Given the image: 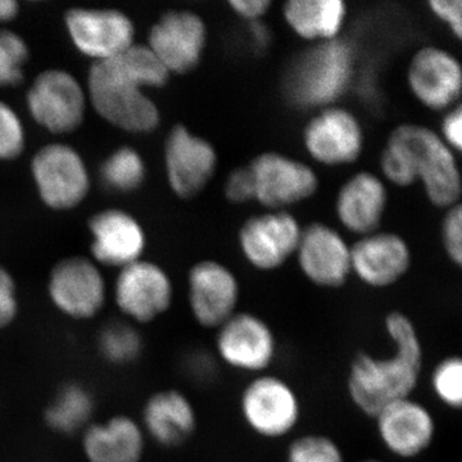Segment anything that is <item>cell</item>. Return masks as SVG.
Returning a JSON list of instances; mask_svg holds the SVG:
<instances>
[{"label": "cell", "mask_w": 462, "mask_h": 462, "mask_svg": "<svg viewBox=\"0 0 462 462\" xmlns=\"http://www.w3.org/2000/svg\"><path fill=\"white\" fill-rule=\"evenodd\" d=\"M169 71L147 45L134 44L120 56L96 62L88 74V100L112 126L130 134H149L161 124V112L145 89L163 88Z\"/></svg>", "instance_id": "obj_1"}, {"label": "cell", "mask_w": 462, "mask_h": 462, "mask_svg": "<svg viewBox=\"0 0 462 462\" xmlns=\"http://www.w3.org/2000/svg\"><path fill=\"white\" fill-rule=\"evenodd\" d=\"M391 352L376 356L358 351L346 373V394L357 411L374 418L387 404L412 397L424 370V346L418 327L402 311L384 318Z\"/></svg>", "instance_id": "obj_2"}, {"label": "cell", "mask_w": 462, "mask_h": 462, "mask_svg": "<svg viewBox=\"0 0 462 462\" xmlns=\"http://www.w3.org/2000/svg\"><path fill=\"white\" fill-rule=\"evenodd\" d=\"M388 144L407 157L434 206L457 205L461 196L460 170L451 148L436 133L420 125H401L389 135Z\"/></svg>", "instance_id": "obj_3"}, {"label": "cell", "mask_w": 462, "mask_h": 462, "mask_svg": "<svg viewBox=\"0 0 462 462\" xmlns=\"http://www.w3.org/2000/svg\"><path fill=\"white\" fill-rule=\"evenodd\" d=\"M239 412L245 427L257 437L282 439L300 425L302 402L287 379L263 373L252 376L243 387Z\"/></svg>", "instance_id": "obj_4"}, {"label": "cell", "mask_w": 462, "mask_h": 462, "mask_svg": "<svg viewBox=\"0 0 462 462\" xmlns=\"http://www.w3.org/2000/svg\"><path fill=\"white\" fill-rule=\"evenodd\" d=\"M47 297L51 306L67 320L88 322L105 311L109 289L102 267L91 258L67 256L51 266Z\"/></svg>", "instance_id": "obj_5"}, {"label": "cell", "mask_w": 462, "mask_h": 462, "mask_svg": "<svg viewBox=\"0 0 462 462\" xmlns=\"http://www.w3.org/2000/svg\"><path fill=\"white\" fill-rule=\"evenodd\" d=\"M214 345L218 363L251 376L269 373L279 352L272 325L249 311H238L218 327Z\"/></svg>", "instance_id": "obj_6"}, {"label": "cell", "mask_w": 462, "mask_h": 462, "mask_svg": "<svg viewBox=\"0 0 462 462\" xmlns=\"http://www.w3.org/2000/svg\"><path fill=\"white\" fill-rule=\"evenodd\" d=\"M175 288L171 276L152 261L139 260L118 270L112 300L121 319L136 327L153 324L171 310Z\"/></svg>", "instance_id": "obj_7"}, {"label": "cell", "mask_w": 462, "mask_h": 462, "mask_svg": "<svg viewBox=\"0 0 462 462\" xmlns=\"http://www.w3.org/2000/svg\"><path fill=\"white\" fill-rule=\"evenodd\" d=\"M88 103L87 89L75 75L62 69L41 72L26 94V106L32 120L56 135L80 129Z\"/></svg>", "instance_id": "obj_8"}, {"label": "cell", "mask_w": 462, "mask_h": 462, "mask_svg": "<svg viewBox=\"0 0 462 462\" xmlns=\"http://www.w3.org/2000/svg\"><path fill=\"white\" fill-rule=\"evenodd\" d=\"M32 175L39 199L54 211H71L89 194L90 175L84 158L63 143H51L33 154Z\"/></svg>", "instance_id": "obj_9"}, {"label": "cell", "mask_w": 462, "mask_h": 462, "mask_svg": "<svg viewBox=\"0 0 462 462\" xmlns=\"http://www.w3.org/2000/svg\"><path fill=\"white\" fill-rule=\"evenodd\" d=\"M65 27L76 50L93 63L120 56L135 44V25L118 9H69Z\"/></svg>", "instance_id": "obj_10"}, {"label": "cell", "mask_w": 462, "mask_h": 462, "mask_svg": "<svg viewBox=\"0 0 462 462\" xmlns=\"http://www.w3.org/2000/svg\"><path fill=\"white\" fill-rule=\"evenodd\" d=\"M373 419L380 445L400 460L420 457L436 440V416L416 398L394 401Z\"/></svg>", "instance_id": "obj_11"}, {"label": "cell", "mask_w": 462, "mask_h": 462, "mask_svg": "<svg viewBox=\"0 0 462 462\" xmlns=\"http://www.w3.org/2000/svg\"><path fill=\"white\" fill-rule=\"evenodd\" d=\"M187 282L191 319L203 329L216 330L239 311V281L224 263L214 260L194 263Z\"/></svg>", "instance_id": "obj_12"}, {"label": "cell", "mask_w": 462, "mask_h": 462, "mask_svg": "<svg viewBox=\"0 0 462 462\" xmlns=\"http://www.w3.org/2000/svg\"><path fill=\"white\" fill-rule=\"evenodd\" d=\"M207 44L205 21L194 12H166L152 26L147 47L169 74L185 75L196 69Z\"/></svg>", "instance_id": "obj_13"}, {"label": "cell", "mask_w": 462, "mask_h": 462, "mask_svg": "<svg viewBox=\"0 0 462 462\" xmlns=\"http://www.w3.org/2000/svg\"><path fill=\"white\" fill-rule=\"evenodd\" d=\"M167 180L181 199H191L205 190L217 169V153L206 139L194 135L184 125H176L165 144Z\"/></svg>", "instance_id": "obj_14"}, {"label": "cell", "mask_w": 462, "mask_h": 462, "mask_svg": "<svg viewBox=\"0 0 462 462\" xmlns=\"http://www.w3.org/2000/svg\"><path fill=\"white\" fill-rule=\"evenodd\" d=\"M248 167L254 176L256 199L276 211L309 199L319 188L311 167L281 153L260 154Z\"/></svg>", "instance_id": "obj_15"}, {"label": "cell", "mask_w": 462, "mask_h": 462, "mask_svg": "<svg viewBox=\"0 0 462 462\" xmlns=\"http://www.w3.org/2000/svg\"><path fill=\"white\" fill-rule=\"evenodd\" d=\"M300 229L285 211L249 218L239 231V245L245 260L261 272L281 269L297 252Z\"/></svg>", "instance_id": "obj_16"}, {"label": "cell", "mask_w": 462, "mask_h": 462, "mask_svg": "<svg viewBox=\"0 0 462 462\" xmlns=\"http://www.w3.org/2000/svg\"><path fill=\"white\" fill-rule=\"evenodd\" d=\"M148 442L163 449L187 445L199 430V411L180 389H158L143 402L138 418Z\"/></svg>", "instance_id": "obj_17"}, {"label": "cell", "mask_w": 462, "mask_h": 462, "mask_svg": "<svg viewBox=\"0 0 462 462\" xmlns=\"http://www.w3.org/2000/svg\"><path fill=\"white\" fill-rule=\"evenodd\" d=\"M91 260L100 267L123 269L142 260L147 236L142 224L124 209H103L90 217Z\"/></svg>", "instance_id": "obj_18"}, {"label": "cell", "mask_w": 462, "mask_h": 462, "mask_svg": "<svg viewBox=\"0 0 462 462\" xmlns=\"http://www.w3.org/2000/svg\"><path fill=\"white\" fill-rule=\"evenodd\" d=\"M296 254L300 272L316 287L338 289L351 276V247L328 225L302 229Z\"/></svg>", "instance_id": "obj_19"}, {"label": "cell", "mask_w": 462, "mask_h": 462, "mask_svg": "<svg viewBox=\"0 0 462 462\" xmlns=\"http://www.w3.org/2000/svg\"><path fill=\"white\" fill-rule=\"evenodd\" d=\"M309 153L325 166L348 165L363 153L364 132L346 109H324L307 124L303 133Z\"/></svg>", "instance_id": "obj_20"}, {"label": "cell", "mask_w": 462, "mask_h": 462, "mask_svg": "<svg viewBox=\"0 0 462 462\" xmlns=\"http://www.w3.org/2000/svg\"><path fill=\"white\" fill-rule=\"evenodd\" d=\"M79 438L87 462H143L147 454V436L129 413L96 419Z\"/></svg>", "instance_id": "obj_21"}, {"label": "cell", "mask_w": 462, "mask_h": 462, "mask_svg": "<svg viewBox=\"0 0 462 462\" xmlns=\"http://www.w3.org/2000/svg\"><path fill=\"white\" fill-rule=\"evenodd\" d=\"M411 260L409 245L396 234H369L351 247L352 273L370 288L396 284L409 272Z\"/></svg>", "instance_id": "obj_22"}, {"label": "cell", "mask_w": 462, "mask_h": 462, "mask_svg": "<svg viewBox=\"0 0 462 462\" xmlns=\"http://www.w3.org/2000/svg\"><path fill=\"white\" fill-rule=\"evenodd\" d=\"M407 80L413 96L434 111L452 107L461 96L458 60L439 48H422L410 63Z\"/></svg>", "instance_id": "obj_23"}, {"label": "cell", "mask_w": 462, "mask_h": 462, "mask_svg": "<svg viewBox=\"0 0 462 462\" xmlns=\"http://www.w3.org/2000/svg\"><path fill=\"white\" fill-rule=\"evenodd\" d=\"M294 76V94L303 105L318 106L339 96L351 72V54L346 45L329 42L307 54Z\"/></svg>", "instance_id": "obj_24"}, {"label": "cell", "mask_w": 462, "mask_h": 462, "mask_svg": "<svg viewBox=\"0 0 462 462\" xmlns=\"http://www.w3.org/2000/svg\"><path fill=\"white\" fill-rule=\"evenodd\" d=\"M387 207V189L374 173L358 172L346 182L337 199L340 223L354 233H375Z\"/></svg>", "instance_id": "obj_25"}, {"label": "cell", "mask_w": 462, "mask_h": 462, "mask_svg": "<svg viewBox=\"0 0 462 462\" xmlns=\"http://www.w3.org/2000/svg\"><path fill=\"white\" fill-rule=\"evenodd\" d=\"M96 393L87 383L67 380L51 394L42 409V422L60 437H79L96 420Z\"/></svg>", "instance_id": "obj_26"}, {"label": "cell", "mask_w": 462, "mask_h": 462, "mask_svg": "<svg viewBox=\"0 0 462 462\" xmlns=\"http://www.w3.org/2000/svg\"><path fill=\"white\" fill-rule=\"evenodd\" d=\"M282 14L288 25L300 38L329 42L342 29L346 8L342 0H289Z\"/></svg>", "instance_id": "obj_27"}, {"label": "cell", "mask_w": 462, "mask_h": 462, "mask_svg": "<svg viewBox=\"0 0 462 462\" xmlns=\"http://www.w3.org/2000/svg\"><path fill=\"white\" fill-rule=\"evenodd\" d=\"M96 351L100 360L115 369H126L144 356L145 340L142 329L124 319H112L99 328Z\"/></svg>", "instance_id": "obj_28"}, {"label": "cell", "mask_w": 462, "mask_h": 462, "mask_svg": "<svg viewBox=\"0 0 462 462\" xmlns=\"http://www.w3.org/2000/svg\"><path fill=\"white\" fill-rule=\"evenodd\" d=\"M147 178V166L142 154L132 147L112 152L100 166L103 184L116 193L127 194L138 190Z\"/></svg>", "instance_id": "obj_29"}, {"label": "cell", "mask_w": 462, "mask_h": 462, "mask_svg": "<svg viewBox=\"0 0 462 462\" xmlns=\"http://www.w3.org/2000/svg\"><path fill=\"white\" fill-rule=\"evenodd\" d=\"M30 48L14 30L0 29V88L17 87L25 80Z\"/></svg>", "instance_id": "obj_30"}, {"label": "cell", "mask_w": 462, "mask_h": 462, "mask_svg": "<svg viewBox=\"0 0 462 462\" xmlns=\"http://www.w3.org/2000/svg\"><path fill=\"white\" fill-rule=\"evenodd\" d=\"M284 462H346L345 451L334 438L324 433H306L291 440Z\"/></svg>", "instance_id": "obj_31"}, {"label": "cell", "mask_w": 462, "mask_h": 462, "mask_svg": "<svg viewBox=\"0 0 462 462\" xmlns=\"http://www.w3.org/2000/svg\"><path fill=\"white\" fill-rule=\"evenodd\" d=\"M430 388L434 397L449 410L462 406V358L449 355L440 358L430 375Z\"/></svg>", "instance_id": "obj_32"}, {"label": "cell", "mask_w": 462, "mask_h": 462, "mask_svg": "<svg viewBox=\"0 0 462 462\" xmlns=\"http://www.w3.org/2000/svg\"><path fill=\"white\" fill-rule=\"evenodd\" d=\"M26 147V132L14 107L0 99V162L23 156Z\"/></svg>", "instance_id": "obj_33"}, {"label": "cell", "mask_w": 462, "mask_h": 462, "mask_svg": "<svg viewBox=\"0 0 462 462\" xmlns=\"http://www.w3.org/2000/svg\"><path fill=\"white\" fill-rule=\"evenodd\" d=\"M21 314V300L14 273L0 263V333L11 329Z\"/></svg>", "instance_id": "obj_34"}, {"label": "cell", "mask_w": 462, "mask_h": 462, "mask_svg": "<svg viewBox=\"0 0 462 462\" xmlns=\"http://www.w3.org/2000/svg\"><path fill=\"white\" fill-rule=\"evenodd\" d=\"M380 166L385 178L398 187H409L418 181L411 163L402 152L394 145L388 144L380 158Z\"/></svg>", "instance_id": "obj_35"}, {"label": "cell", "mask_w": 462, "mask_h": 462, "mask_svg": "<svg viewBox=\"0 0 462 462\" xmlns=\"http://www.w3.org/2000/svg\"><path fill=\"white\" fill-rule=\"evenodd\" d=\"M443 245H445L447 256L456 264L462 263V209L461 206L449 207L442 227Z\"/></svg>", "instance_id": "obj_36"}, {"label": "cell", "mask_w": 462, "mask_h": 462, "mask_svg": "<svg viewBox=\"0 0 462 462\" xmlns=\"http://www.w3.org/2000/svg\"><path fill=\"white\" fill-rule=\"evenodd\" d=\"M225 197L231 203L242 205L249 200L256 199L254 176L248 166L239 167L231 171L225 182Z\"/></svg>", "instance_id": "obj_37"}, {"label": "cell", "mask_w": 462, "mask_h": 462, "mask_svg": "<svg viewBox=\"0 0 462 462\" xmlns=\"http://www.w3.org/2000/svg\"><path fill=\"white\" fill-rule=\"evenodd\" d=\"M430 7L431 12L451 29L456 38H462L461 0H430Z\"/></svg>", "instance_id": "obj_38"}, {"label": "cell", "mask_w": 462, "mask_h": 462, "mask_svg": "<svg viewBox=\"0 0 462 462\" xmlns=\"http://www.w3.org/2000/svg\"><path fill=\"white\" fill-rule=\"evenodd\" d=\"M215 360L216 357L206 352H191L185 357L184 372L190 379L205 383L215 375Z\"/></svg>", "instance_id": "obj_39"}, {"label": "cell", "mask_w": 462, "mask_h": 462, "mask_svg": "<svg viewBox=\"0 0 462 462\" xmlns=\"http://www.w3.org/2000/svg\"><path fill=\"white\" fill-rule=\"evenodd\" d=\"M443 138L449 148L460 152L462 147V111L460 106H456L445 116L442 123Z\"/></svg>", "instance_id": "obj_40"}, {"label": "cell", "mask_w": 462, "mask_h": 462, "mask_svg": "<svg viewBox=\"0 0 462 462\" xmlns=\"http://www.w3.org/2000/svg\"><path fill=\"white\" fill-rule=\"evenodd\" d=\"M229 5L240 17L247 21H257L269 12L270 0H230Z\"/></svg>", "instance_id": "obj_41"}, {"label": "cell", "mask_w": 462, "mask_h": 462, "mask_svg": "<svg viewBox=\"0 0 462 462\" xmlns=\"http://www.w3.org/2000/svg\"><path fill=\"white\" fill-rule=\"evenodd\" d=\"M20 12V3L16 0H0V23H12Z\"/></svg>", "instance_id": "obj_42"}, {"label": "cell", "mask_w": 462, "mask_h": 462, "mask_svg": "<svg viewBox=\"0 0 462 462\" xmlns=\"http://www.w3.org/2000/svg\"><path fill=\"white\" fill-rule=\"evenodd\" d=\"M358 462H385V461L380 460V458L369 457V458H364V460H361Z\"/></svg>", "instance_id": "obj_43"}, {"label": "cell", "mask_w": 462, "mask_h": 462, "mask_svg": "<svg viewBox=\"0 0 462 462\" xmlns=\"http://www.w3.org/2000/svg\"><path fill=\"white\" fill-rule=\"evenodd\" d=\"M2 412H3V400H2V394H0V419H2Z\"/></svg>", "instance_id": "obj_44"}]
</instances>
